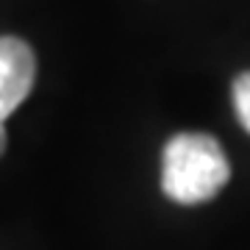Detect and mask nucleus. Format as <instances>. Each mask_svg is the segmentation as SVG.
I'll return each instance as SVG.
<instances>
[{"label": "nucleus", "mask_w": 250, "mask_h": 250, "mask_svg": "<svg viewBox=\"0 0 250 250\" xmlns=\"http://www.w3.org/2000/svg\"><path fill=\"white\" fill-rule=\"evenodd\" d=\"M231 178L228 156L211 134L184 131L164 145L161 192L181 206H197L217 197Z\"/></svg>", "instance_id": "f257e3e1"}, {"label": "nucleus", "mask_w": 250, "mask_h": 250, "mask_svg": "<svg viewBox=\"0 0 250 250\" xmlns=\"http://www.w3.org/2000/svg\"><path fill=\"white\" fill-rule=\"evenodd\" d=\"M36 56L20 36H0V120L17 111L34 89Z\"/></svg>", "instance_id": "f03ea898"}, {"label": "nucleus", "mask_w": 250, "mask_h": 250, "mask_svg": "<svg viewBox=\"0 0 250 250\" xmlns=\"http://www.w3.org/2000/svg\"><path fill=\"white\" fill-rule=\"evenodd\" d=\"M231 98H233V111H236V120H239V125L250 134V72H242V75H236V78H233Z\"/></svg>", "instance_id": "7ed1b4c3"}, {"label": "nucleus", "mask_w": 250, "mask_h": 250, "mask_svg": "<svg viewBox=\"0 0 250 250\" xmlns=\"http://www.w3.org/2000/svg\"><path fill=\"white\" fill-rule=\"evenodd\" d=\"M6 120H0V156H3V153H6Z\"/></svg>", "instance_id": "20e7f679"}]
</instances>
